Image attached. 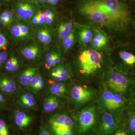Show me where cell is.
Segmentation results:
<instances>
[{
  "label": "cell",
  "mask_w": 135,
  "mask_h": 135,
  "mask_svg": "<svg viewBox=\"0 0 135 135\" xmlns=\"http://www.w3.org/2000/svg\"><path fill=\"white\" fill-rule=\"evenodd\" d=\"M59 101L57 97L53 95H50L44 98L42 104L44 112L50 113L54 112L58 108Z\"/></svg>",
  "instance_id": "obj_15"
},
{
  "label": "cell",
  "mask_w": 135,
  "mask_h": 135,
  "mask_svg": "<svg viewBox=\"0 0 135 135\" xmlns=\"http://www.w3.org/2000/svg\"><path fill=\"white\" fill-rule=\"evenodd\" d=\"M51 40H52V36H51V32L49 29H47L42 43L45 45H48L51 42Z\"/></svg>",
  "instance_id": "obj_33"
},
{
  "label": "cell",
  "mask_w": 135,
  "mask_h": 135,
  "mask_svg": "<svg viewBox=\"0 0 135 135\" xmlns=\"http://www.w3.org/2000/svg\"><path fill=\"white\" fill-rule=\"evenodd\" d=\"M95 109L90 107L84 109L79 115L80 128L82 133L87 132L92 127L95 121Z\"/></svg>",
  "instance_id": "obj_4"
},
{
  "label": "cell",
  "mask_w": 135,
  "mask_h": 135,
  "mask_svg": "<svg viewBox=\"0 0 135 135\" xmlns=\"http://www.w3.org/2000/svg\"><path fill=\"white\" fill-rule=\"evenodd\" d=\"M15 123L20 129H23L28 127L32 121V117L25 112L17 111L15 112Z\"/></svg>",
  "instance_id": "obj_12"
},
{
  "label": "cell",
  "mask_w": 135,
  "mask_h": 135,
  "mask_svg": "<svg viewBox=\"0 0 135 135\" xmlns=\"http://www.w3.org/2000/svg\"><path fill=\"white\" fill-rule=\"evenodd\" d=\"M52 0H47V2L48 3H50V4L51 3V1H52Z\"/></svg>",
  "instance_id": "obj_47"
},
{
  "label": "cell",
  "mask_w": 135,
  "mask_h": 135,
  "mask_svg": "<svg viewBox=\"0 0 135 135\" xmlns=\"http://www.w3.org/2000/svg\"><path fill=\"white\" fill-rule=\"evenodd\" d=\"M29 1H31V0H29Z\"/></svg>",
  "instance_id": "obj_49"
},
{
  "label": "cell",
  "mask_w": 135,
  "mask_h": 135,
  "mask_svg": "<svg viewBox=\"0 0 135 135\" xmlns=\"http://www.w3.org/2000/svg\"><path fill=\"white\" fill-rule=\"evenodd\" d=\"M93 32L88 28H84L79 32V38L81 42L83 44L89 43L91 41L93 36Z\"/></svg>",
  "instance_id": "obj_20"
},
{
  "label": "cell",
  "mask_w": 135,
  "mask_h": 135,
  "mask_svg": "<svg viewBox=\"0 0 135 135\" xmlns=\"http://www.w3.org/2000/svg\"><path fill=\"white\" fill-rule=\"evenodd\" d=\"M52 129L56 134H60L71 131L72 128L65 126H51Z\"/></svg>",
  "instance_id": "obj_26"
},
{
  "label": "cell",
  "mask_w": 135,
  "mask_h": 135,
  "mask_svg": "<svg viewBox=\"0 0 135 135\" xmlns=\"http://www.w3.org/2000/svg\"><path fill=\"white\" fill-rule=\"evenodd\" d=\"M117 127V122L112 114L108 112L104 114L102 118L101 129L102 133L109 135L113 133Z\"/></svg>",
  "instance_id": "obj_9"
},
{
  "label": "cell",
  "mask_w": 135,
  "mask_h": 135,
  "mask_svg": "<svg viewBox=\"0 0 135 135\" xmlns=\"http://www.w3.org/2000/svg\"><path fill=\"white\" fill-rule=\"evenodd\" d=\"M107 83L111 89L119 93L126 92L128 85L127 77L121 73L115 71L109 74Z\"/></svg>",
  "instance_id": "obj_3"
},
{
  "label": "cell",
  "mask_w": 135,
  "mask_h": 135,
  "mask_svg": "<svg viewBox=\"0 0 135 135\" xmlns=\"http://www.w3.org/2000/svg\"><path fill=\"white\" fill-rule=\"evenodd\" d=\"M38 2L41 3H44L47 1V0H37Z\"/></svg>",
  "instance_id": "obj_46"
},
{
  "label": "cell",
  "mask_w": 135,
  "mask_h": 135,
  "mask_svg": "<svg viewBox=\"0 0 135 135\" xmlns=\"http://www.w3.org/2000/svg\"><path fill=\"white\" fill-rule=\"evenodd\" d=\"M0 135H9L7 126L2 119H0Z\"/></svg>",
  "instance_id": "obj_29"
},
{
  "label": "cell",
  "mask_w": 135,
  "mask_h": 135,
  "mask_svg": "<svg viewBox=\"0 0 135 135\" xmlns=\"http://www.w3.org/2000/svg\"><path fill=\"white\" fill-rule=\"evenodd\" d=\"M108 41L107 36L104 33L96 29L94 37L91 41V44L95 48L100 49L106 45Z\"/></svg>",
  "instance_id": "obj_14"
},
{
  "label": "cell",
  "mask_w": 135,
  "mask_h": 135,
  "mask_svg": "<svg viewBox=\"0 0 135 135\" xmlns=\"http://www.w3.org/2000/svg\"><path fill=\"white\" fill-rule=\"evenodd\" d=\"M49 123L51 126H65L73 128V122L70 116L65 114H56L50 117Z\"/></svg>",
  "instance_id": "obj_10"
},
{
  "label": "cell",
  "mask_w": 135,
  "mask_h": 135,
  "mask_svg": "<svg viewBox=\"0 0 135 135\" xmlns=\"http://www.w3.org/2000/svg\"><path fill=\"white\" fill-rule=\"evenodd\" d=\"M61 70L60 73L58 75L53 78V79L58 82L67 80L70 77L71 70L69 66L66 65H60Z\"/></svg>",
  "instance_id": "obj_19"
},
{
  "label": "cell",
  "mask_w": 135,
  "mask_h": 135,
  "mask_svg": "<svg viewBox=\"0 0 135 135\" xmlns=\"http://www.w3.org/2000/svg\"><path fill=\"white\" fill-rule=\"evenodd\" d=\"M115 135H128L127 133L123 131H119L116 133Z\"/></svg>",
  "instance_id": "obj_43"
},
{
  "label": "cell",
  "mask_w": 135,
  "mask_h": 135,
  "mask_svg": "<svg viewBox=\"0 0 135 135\" xmlns=\"http://www.w3.org/2000/svg\"><path fill=\"white\" fill-rule=\"evenodd\" d=\"M55 16H45V23L48 25L52 24L55 19Z\"/></svg>",
  "instance_id": "obj_38"
},
{
  "label": "cell",
  "mask_w": 135,
  "mask_h": 135,
  "mask_svg": "<svg viewBox=\"0 0 135 135\" xmlns=\"http://www.w3.org/2000/svg\"><path fill=\"white\" fill-rule=\"evenodd\" d=\"M16 11L19 18L26 20L33 17L35 9L32 4L27 3L20 2L17 4Z\"/></svg>",
  "instance_id": "obj_8"
},
{
  "label": "cell",
  "mask_w": 135,
  "mask_h": 135,
  "mask_svg": "<svg viewBox=\"0 0 135 135\" xmlns=\"http://www.w3.org/2000/svg\"><path fill=\"white\" fill-rule=\"evenodd\" d=\"M79 60L83 73L87 75H90L101 68L102 55L95 50H87L80 54Z\"/></svg>",
  "instance_id": "obj_2"
},
{
  "label": "cell",
  "mask_w": 135,
  "mask_h": 135,
  "mask_svg": "<svg viewBox=\"0 0 135 135\" xmlns=\"http://www.w3.org/2000/svg\"><path fill=\"white\" fill-rule=\"evenodd\" d=\"M49 90L53 95L56 97H62L66 93L67 88L64 83L59 82L50 86Z\"/></svg>",
  "instance_id": "obj_16"
},
{
  "label": "cell",
  "mask_w": 135,
  "mask_h": 135,
  "mask_svg": "<svg viewBox=\"0 0 135 135\" xmlns=\"http://www.w3.org/2000/svg\"><path fill=\"white\" fill-rule=\"evenodd\" d=\"M43 77H42L41 74L39 73H37L31 81L29 86L34 94H35L36 86L38 83L39 81Z\"/></svg>",
  "instance_id": "obj_25"
},
{
  "label": "cell",
  "mask_w": 135,
  "mask_h": 135,
  "mask_svg": "<svg viewBox=\"0 0 135 135\" xmlns=\"http://www.w3.org/2000/svg\"><path fill=\"white\" fill-rule=\"evenodd\" d=\"M47 29L45 28H42L39 29L37 33V38L39 41L42 43L44 36L46 35Z\"/></svg>",
  "instance_id": "obj_32"
},
{
  "label": "cell",
  "mask_w": 135,
  "mask_h": 135,
  "mask_svg": "<svg viewBox=\"0 0 135 135\" xmlns=\"http://www.w3.org/2000/svg\"><path fill=\"white\" fill-rule=\"evenodd\" d=\"M31 22L33 25H39V20L38 13H37L35 16H34L33 18H32Z\"/></svg>",
  "instance_id": "obj_39"
},
{
  "label": "cell",
  "mask_w": 135,
  "mask_h": 135,
  "mask_svg": "<svg viewBox=\"0 0 135 135\" xmlns=\"http://www.w3.org/2000/svg\"><path fill=\"white\" fill-rule=\"evenodd\" d=\"M8 53L6 51L0 52V69L5 65L8 59Z\"/></svg>",
  "instance_id": "obj_30"
},
{
  "label": "cell",
  "mask_w": 135,
  "mask_h": 135,
  "mask_svg": "<svg viewBox=\"0 0 135 135\" xmlns=\"http://www.w3.org/2000/svg\"><path fill=\"white\" fill-rule=\"evenodd\" d=\"M59 2V0H52L50 4L54 6V5H56Z\"/></svg>",
  "instance_id": "obj_45"
},
{
  "label": "cell",
  "mask_w": 135,
  "mask_h": 135,
  "mask_svg": "<svg viewBox=\"0 0 135 135\" xmlns=\"http://www.w3.org/2000/svg\"><path fill=\"white\" fill-rule=\"evenodd\" d=\"M8 42L7 39L5 35L0 32V50L5 49Z\"/></svg>",
  "instance_id": "obj_31"
},
{
  "label": "cell",
  "mask_w": 135,
  "mask_h": 135,
  "mask_svg": "<svg viewBox=\"0 0 135 135\" xmlns=\"http://www.w3.org/2000/svg\"><path fill=\"white\" fill-rule=\"evenodd\" d=\"M2 1H8L9 0H2Z\"/></svg>",
  "instance_id": "obj_48"
},
{
  "label": "cell",
  "mask_w": 135,
  "mask_h": 135,
  "mask_svg": "<svg viewBox=\"0 0 135 135\" xmlns=\"http://www.w3.org/2000/svg\"><path fill=\"white\" fill-rule=\"evenodd\" d=\"M21 52L26 60L36 61L40 58L42 51L40 47L38 44H32L24 47L21 50Z\"/></svg>",
  "instance_id": "obj_6"
},
{
  "label": "cell",
  "mask_w": 135,
  "mask_h": 135,
  "mask_svg": "<svg viewBox=\"0 0 135 135\" xmlns=\"http://www.w3.org/2000/svg\"><path fill=\"white\" fill-rule=\"evenodd\" d=\"M5 66L7 71L10 73H14L19 70L21 64L18 59L12 56L7 59Z\"/></svg>",
  "instance_id": "obj_17"
},
{
  "label": "cell",
  "mask_w": 135,
  "mask_h": 135,
  "mask_svg": "<svg viewBox=\"0 0 135 135\" xmlns=\"http://www.w3.org/2000/svg\"><path fill=\"white\" fill-rule=\"evenodd\" d=\"M123 104V99L120 94H114L113 101L112 110H115L120 107Z\"/></svg>",
  "instance_id": "obj_27"
},
{
  "label": "cell",
  "mask_w": 135,
  "mask_h": 135,
  "mask_svg": "<svg viewBox=\"0 0 135 135\" xmlns=\"http://www.w3.org/2000/svg\"><path fill=\"white\" fill-rule=\"evenodd\" d=\"M16 82L14 79L9 76L0 75V91L3 94L12 95L17 90Z\"/></svg>",
  "instance_id": "obj_7"
},
{
  "label": "cell",
  "mask_w": 135,
  "mask_h": 135,
  "mask_svg": "<svg viewBox=\"0 0 135 135\" xmlns=\"http://www.w3.org/2000/svg\"><path fill=\"white\" fill-rule=\"evenodd\" d=\"M0 19L6 20L8 26L13 22L14 16L12 12L9 11H6L2 13L0 15Z\"/></svg>",
  "instance_id": "obj_28"
},
{
  "label": "cell",
  "mask_w": 135,
  "mask_h": 135,
  "mask_svg": "<svg viewBox=\"0 0 135 135\" xmlns=\"http://www.w3.org/2000/svg\"><path fill=\"white\" fill-rule=\"evenodd\" d=\"M38 68L35 67H29L22 71L19 75V81L23 86H29L31 81L37 73Z\"/></svg>",
  "instance_id": "obj_11"
},
{
  "label": "cell",
  "mask_w": 135,
  "mask_h": 135,
  "mask_svg": "<svg viewBox=\"0 0 135 135\" xmlns=\"http://www.w3.org/2000/svg\"><path fill=\"white\" fill-rule=\"evenodd\" d=\"M74 42H75V35H74V32L73 31L69 35L62 40V45L64 50L65 51L69 50L72 47L74 44Z\"/></svg>",
  "instance_id": "obj_21"
},
{
  "label": "cell",
  "mask_w": 135,
  "mask_h": 135,
  "mask_svg": "<svg viewBox=\"0 0 135 135\" xmlns=\"http://www.w3.org/2000/svg\"><path fill=\"white\" fill-rule=\"evenodd\" d=\"M80 11L94 23L118 31L126 30L131 21L128 7L119 0H87Z\"/></svg>",
  "instance_id": "obj_1"
},
{
  "label": "cell",
  "mask_w": 135,
  "mask_h": 135,
  "mask_svg": "<svg viewBox=\"0 0 135 135\" xmlns=\"http://www.w3.org/2000/svg\"><path fill=\"white\" fill-rule=\"evenodd\" d=\"M11 33L12 37L17 40H26L20 30L19 23H17L12 27L11 30Z\"/></svg>",
  "instance_id": "obj_23"
},
{
  "label": "cell",
  "mask_w": 135,
  "mask_h": 135,
  "mask_svg": "<svg viewBox=\"0 0 135 135\" xmlns=\"http://www.w3.org/2000/svg\"><path fill=\"white\" fill-rule=\"evenodd\" d=\"M39 135H51L47 129L44 127H41L40 129Z\"/></svg>",
  "instance_id": "obj_40"
},
{
  "label": "cell",
  "mask_w": 135,
  "mask_h": 135,
  "mask_svg": "<svg viewBox=\"0 0 135 135\" xmlns=\"http://www.w3.org/2000/svg\"><path fill=\"white\" fill-rule=\"evenodd\" d=\"M39 20V25H42L45 23V16L44 15L43 12L40 11H39L38 12Z\"/></svg>",
  "instance_id": "obj_37"
},
{
  "label": "cell",
  "mask_w": 135,
  "mask_h": 135,
  "mask_svg": "<svg viewBox=\"0 0 135 135\" xmlns=\"http://www.w3.org/2000/svg\"><path fill=\"white\" fill-rule=\"evenodd\" d=\"M56 52L52 51V52H50L48 53L46 55V57H45V60H49V59H52L55 56V55Z\"/></svg>",
  "instance_id": "obj_41"
},
{
  "label": "cell",
  "mask_w": 135,
  "mask_h": 135,
  "mask_svg": "<svg viewBox=\"0 0 135 135\" xmlns=\"http://www.w3.org/2000/svg\"><path fill=\"white\" fill-rule=\"evenodd\" d=\"M119 55L121 59L129 65H133L135 64V56L132 53L122 51L120 52Z\"/></svg>",
  "instance_id": "obj_24"
},
{
  "label": "cell",
  "mask_w": 135,
  "mask_h": 135,
  "mask_svg": "<svg viewBox=\"0 0 135 135\" xmlns=\"http://www.w3.org/2000/svg\"><path fill=\"white\" fill-rule=\"evenodd\" d=\"M44 85H45V81H44L43 78H42L40 80L36 86L35 94L38 93L40 91L43 89L44 87Z\"/></svg>",
  "instance_id": "obj_35"
},
{
  "label": "cell",
  "mask_w": 135,
  "mask_h": 135,
  "mask_svg": "<svg viewBox=\"0 0 135 135\" xmlns=\"http://www.w3.org/2000/svg\"><path fill=\"white\" fill-rule=\"evenodd\" d=\"M18 103L27 109H33L36 105V101L33 95L29 92L23 93L18 99Z\"/></svg>",
  "instance_id": "obj_13"
},
{
  "label": "cell",
  "mask_w": 135,
  "mask_h": 135,
  "mask_svg": "<svg viewBox=\"0 0 135 135\" xmlns=\"http://www.w3.org/2000/svg\"><path fill=\"white\" fill-rule=\"evenodd\" d=\"M44 15L45 16H55L54 12L50 10L47 9L43 12Z\"/></svg>",
  "instance_id": "obj_42"
},
{
  "label": "cell",
  "mask_w": 135,
  "mask_h": 135,
  "mask_svg": "<svg viewBox=\"0 0 135 135\" xmlns=\"http://www.w3.org/2000/svg\"><path fill=\"white\" fill-rule=\"evenodd\" d=\"M129 126L131 130L135 134V114L131 116L129 119Z\"/></svg>",
  "instance_id": "obj_34"
},
{
  "label": "cell",
  "mask_w": 135,
  "mask_h": 135,
  "mask_svg": "<svg viewBox=\"0 0 135 135\" xmlns=\"http://www.w3.org/2000/svg\"><path fill=\"white\" fill-rule=\"evenodd\" d=\"M73 24L71 22H64L60 24L57 29L59 38L63 40L72 31Z\"/></svg>",
  "instance_id": "obj_18"
},
{
  "label": "cell",
  "mask_w": 135,
  "mask_h": 135,
  "mask_svg": "<svg viewBox=\"0 0 135 135\" xmlns=\"http://www.w3.org/2000/svg\"><path fill=\"white\" fill-rule=\"evenodd\" d=\"M71 95L74 101L78 104H83L90 101L93 97L91 90L82 86H75L71 90Z\"/></svg>",
  "instance_id": "obj_5"
},
{
  "label": "cell",
  "mask_w": 135,
  "mask_h": 135,
  "mask_svg": "<svg viewBox=\"0 0 135 135\" xmlns=\"http://www.w3.org/2000/svg\"><path fill=\"white\" fill-rule=\"evenodd\" d=\"M55 135H74L72 131H70V132H67L62 134H56Z\"/></svg>",
  "instance_id": "obj_44"
},
{
  "label": "cell",
  "mask_w": 135,
  "mask_h": 135,
  "mask_svg": "<svg viewBox=\"0 0 135 135\" xmlns=\"http://www.w3.org/2000/svg\"><path fill=\"white\" fill-rule=\"evenodd\" d=\"M7 100L3 94L0 91V109L3 108L7 104Z\"/></svg>",
  "instance_id": "obj_36"
},
{
  "label": "cell",
  "mask_w": 135,
  "mask_h": 135,
  "mask_svg": "<svg viewBox=\"0 0 135 135\" xmlns=\"http://www.w3.org/2000/svg\"><path fill=\"white\" fill-rule=\"evenodd\" d=\"M114 94L109 90L105 91L102 95L103 101L107 109L112 110L113 101Z\"/></svg>",
  "instance_id": "obj_22"
}]
</instances>
